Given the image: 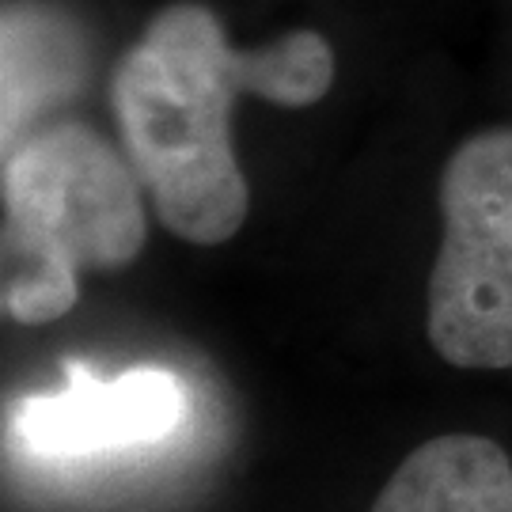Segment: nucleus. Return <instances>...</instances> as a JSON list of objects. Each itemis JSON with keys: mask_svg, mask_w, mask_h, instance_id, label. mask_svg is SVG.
I'll return each mask as SVG.
<instances>
[{"mask_svg": "<svg viewBox=\"0 0 512 512\" xmlns=\"http://www.w3.org/2000/svg\"><path fill=\"white\" fill-rule=\"evenodd\" d=\"M334 84V50L319 31H289L236 50L194 0L167 4L118 61L110 103L148 202L167 232L217 247L243 228L251 190L232 145V107L255 95L311 107Z\"/></svg>", "mask_w": 512, "mask_h": 512, "instance_id": "nucleus-1", "label": "nucleus"}, {"mask_svg": "<svg viewBox=\"0 0 512 512\" xmlns=\"http://www.w3.org/2000/svg\"><path fill=\"white\" fill-rule=\"evenodd\" d=\"M141 179L84 122L57 118L4 148V315L23 327L73 311L80 274L145 251Z\"/></svg>", "mask_w": 512, "mask_h": 512, "instance_id": "nucleus-2", "label": "nucleus"}, {"mask_svg": "<svg viewBox=\"0 0 512 512\" xmlns=\"http://www.w3.org/2000/svg\"><path fill=\"white\" fill-rule=\"evenodd\" d=\"M429 346L456 368H512V129L467 137L440 171Z\"/></svg>", "mask_w": 512, "mask_h": 512, "instance_id": "nucleus-3", "label": "nucleus"}, {"mask_svg": "<svg viewBox=\"0 0 512 512\" xmlns=\"http://www.w3.org/2000/svg\"><path fill=\"white\" fill-rule=\"evenodd\" d=\"M186 414L190 391L171 368H129L99 380L92 368L69 365L61 387L12 406L8 440L38 463H107L167 444Z\"/></svg>", "mask_w": 512, "mask_h": 512, "instance_id": "nucleus-4", "label": "nucleus"}, {"mask_svg": "<svg viewBox=\"0 0 512 512\" xmlns=\"http://www.w3.org/2000/svg\"><path fill=\"white\" fill-rule=\"evenodd\" d=\"M372 512H512V463L494 440L444 433L395 467Z\"/></svg>", "mask_w": 512, "mask_h": 512, "instance_id": "nucleus-5", "label": "nucleus"}, {"mask_svg": "<svg viewBox=\"0 0 512 512\" xmlns=\"http://www.w3.org/2000/svg\"><path fill=\"white\" fill-rule=\"evenodd\" d=\"M80 84L73 27L27 4L4 12V148L35 129L38 114Z\"/></svg>", "mask_w": 512, "mask_h": 512, "instance_id": "nucleus-6", "label": "nucleus"}]
</instances>
